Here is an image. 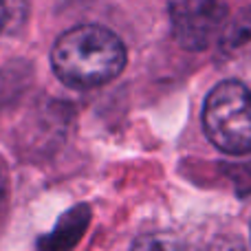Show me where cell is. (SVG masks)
<instances>
[{"label": "cell", "mask_w": 251, "mask_h": 251, "mask_svg": "<svg viewBox=\"0 0 251 251\" xmlns=\"http://www.w3.org/2000/svg\"><path fill=\"white\" fill-rule=\"evenodd\" d=\"M4 192H7V185H4L2 170H0V209H2V203H4Z\"/></svg>", "instance_id": "obj_6"}, {"label": "cell", "mask_w": 251, "mask_h": 251, "mask_svg": "<svg viewBox=\"0 0 251 251\" xmlns=\"http://www.w3.org/2000/svg\"><path fill=\"white\" fill-rule=\"evenodd\" d=\"M234 31L225 35V49L227 53H234V51H240V49H247L251 44V11H245L238 20L234 22L231 26Z\"/></svg>", "instance_id": "obj_4"}, {"label": "cell", "mask_w": 251, "mask_h": 251, "mask_svg": "<svg viewBox=\"0 0 251 251\" xmlns=\"http://www.w3.org/2000/svg\"><path fill=\"white\" fill-rule=\"evenodd\" d=\"M51 66L66 86L97 88L113 82L124 71L126 47L106 26L79 25L55 40Z\"/></svg>", "instance_id": "obj_1"}, {"label": "cell", "mask_w": 251, "mask_h": 251, "mask_svg": "<svg viewBox=\"0 0 251 251\" xmlns=\"http://www.w3.org/2000/svg\"><path fill=\"white\" fill-rule=\"evenodd\" d=\"M207 139L225 154H251V93L245 84L225 79L212 88L203 106Z\"/></svg>", "instance_id": "obj_2"}, {"label": "cell", "mask_w": 251, "mask_h": 251, "mask_svg": "<svg viewBox=\"0 0 251 251\" xmlns=\"http://www.w3.org/2000/svg\"><path fill=\"white\" fill-rule=\"evenodd\" d=\"M4 22H7V2H4V0H0V31H2Z\"/></svg>", "instance_id": "obj_5"}, {"label": "cell", "mask_w": 251, "mask_h": 251, "mask_svg": "<svg viewBox=\"0 0 251 251\" xmlns=\"http://www.w3.org/2000/svg\"><path fill=\"white\" fill-rule=\"evenodd\" d=\"M172 35L185 51H205L225 31V0H168Z\"/></svg>", "instance_id": "obj_3"}]
</instances>
